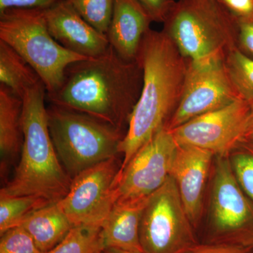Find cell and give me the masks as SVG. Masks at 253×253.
<instances>
[{
	"label": "cell",
	"instance_id": "1",
	"mask_svg": "<svg viewBox=\"0 0 253 253\" xmlns=\"http://www.w3.org/2000/svg\"><path fill=\"white\" fill-rule=\"evenodd\" d=\"M143 70L111 45L101 56L80 60L65 71L61 86L46 93L50 104L84 113L126 131L140 96Z\"/></svg>",
	"mask_w": 253,
	"mask_h": 253
},
{
	"label": "cell",
	"instance_id": "2",
	"mask_svg": "<svg viewBox=\"0 0 253 253\" xmlns=\"http://www.w3.org/2000/svg\"><path fill=\"white\" fill-rule=\"evenodd\" d=\"M136 61L143 70L142 89L120 144L119 172L169 122L180 102L189 62L167 34L151 29L141 41Z\"/></svg>",
	"mask_w": 253,
	"mask_h": 253
},
{
	"label": "cell",
	"instance_id": "3",
	"mask_svg": "<svg viewBox=\"0 0 253 253\" xmlns=\"http://www.w3.org/2000/svg\"><path fill=\"white\" fill-rule=\"evenodd\" d=\"M46 94L45 86L41 81L23 98L21 158L12 178L1 188L0 195L38 196L55 204L69 191L73 179L63 168L51 140Z\"/></svg>",
	"mask_w": 253,
	"mask_h": 253
},
{
	"label": "cell",
	"instance_id": "4",
	"mask_svg": "<svg viewBox=\"0 0 253 253\" xmlns=\"http://www.w3.org/2000/svg\"><path fill=\"white\" fill-rule=\"evenodd\" d=\"M163 31L190 61L225 58L237 48V18L218 0H179Z\"/></svg>",
	"mask_w": 253,
	"mask_h": 253
},
{
	"label": "cell",
	"instance_id": "5",
	"mask_svg": "<svg viewBox=\"0 0 253 253\" xmlns=\"http://www.w3.org/2000/svg\"><path fill=\"white\" fill-rule=\"evenodd\" d=\"M51 140L71 178L119 154L126 131L74 110L50 104L46 108Z\"/></svg>",
	"mask_w": 253,
	"mask_h": 253
},
{
	"label": "cell",
	"instance_id": "6",
	"mask_svg": "<svg viewBox=\"0 0 253 253\" xmlns=\"http://www.w3.org/2000/svg\"><path fill=\"white\" fill-rule=\"evenodd\" d=\"M0 41L22 56L52 93L71 63L85 59L65 49L50 34L44 10L11 8L0 14Z\"/></svg>",
	"mask_w": 253,
	"mask_h": 253
},
{
	"label": "cell",
	"instance_id": "7",
	"mask_svg": "<svg viewBox=\"0 0 253 253\" xmlns=\"http://www.w3.org/2000/svg\"><path fill=\"white\" fill-rule=\"evenodd\" d=\"M208 239L212 244L253 248V202L236 180L227 156L213 164Z\"/></svg>",
	"mask_w": 253,
	"mask_h": 253
},
{
	"label": "cell",
	"instance_id": "8",
	"mask_svg": "<svg viewBox=\"0 0 253 253\" xmlns=\"http://www.w3.org/2000/svg\"><path fill=\"white\" fill-rule=\"evenodd\" d=\"M171 176L143 210L139 238L143 253H187L199 244Z\"/></svg>",
	"mask_w": 253,
	"mask_h": 253
},
{
	"label": "cell",
	"instance_id": "9",
	"mask_svg": "<svg viewBox=\"0 0 253 253\" xmlns=\"http://www.w3.org/2000/svg\"><path fill=\"white\" fill-rule=\"evenodd\" d=\"M177 148L171 131L160 129L118 173L116 203L146 201L161 189L170 176Z\"/></svg>",
	"mask_w": 253,
	"mask_h": 253
},
{
	"label": "cell",
	"instance_id": "10",
	"mask_svg": "<svg viewBox=\"0 0 253 253\" xmlns=\"http://www.w3.org/2000/svg\"><path fill=\"white\" fill-rule=\"evenodd\" d=\"M121 167L116 156L73 178L68 194L58 204L73 226L101 227L116 203Z\"/></svg>",
	"mask_w": 253,
	"mask_h": 253
},
{
	"label": "cell",
	"instance_id": "11",
	"mask_svg": "<svg viewBox=\"0 0 253 253\" xmlns=\"http://www.w3.org/2000/svg\"><path fill=\"white\" fill-rule=\"evenodd\" d=\"M241 99L228 75L224 58L190 61L180 102L166 125L173 129Z\"/></svg>",
	"mask_w": 253,
	"mask_h": 253
},
{
	"label": "cell",
	"instance_id": "12",
	"mask_svg": "<svg viewBox=\"0 0 253 253\" xmlns=\"http://www.w3.org/2000/svg\"><path fill=\"white\" fill-rule=\"evenodd\" d=\"M250 110V103L237 99L169 130L179 146L206 150L215 157L228 156L244 140Z\"/></svg>",
	"mask_w": 253,
	"mask_h": 253
},
{
	"label": "cell",
	"instance_id": "13",
	"mask_svg": "<svg viewBox=\"0 0 253 253\" xmlns=\"http://www.w3.org/2000/svg\"><path fill=\"white\" fill-rule=\"evenodd\" d=\"M214 158L210 151L193 146L178 145L176 150L170 176L195 228L204 213L205 193Z\"/></svg>",
	"mask_w": 253,
	"mask_h": 253
},
{
	"label": "cell",
	"instance_id": "14",
	"mask_svg": "<svg viewBox=\"0 0 253 253\" xmlns=\"http://www.w3.org/2000/svg\"><path fill=\"white\" fill-rule=\"evenodd\" d=\"M44 11L50 34L68 51L91 59L109 47L107 36L86 22L68 0Z\"/></svg>",
	"mask_w": 253,
	"mask_h": 253
},
{
	"label": "cell",
	"instance_id": "15",
	"mask_svg": "<svg viewBox=\"0 0 253 253\" xmlns=\"http://www.w3.org/2000/svg\"><path fill=\"white\" fill-rule=\"evenodd\" d=\"M152 18L137 0H115L106 36L110 45L126 61H136L141 41Z\"/></svg>",
	"mask_w": 253,
	"mask_h": 253
},
{
	"label": "cell",
	"instance_id": "16",
	"mask_svg": "<svg viewBox=\"0 0 253 253\" xmlns=\"http://www.w3.org/2000/svg\"><path fill=\"white\" fill-rule=\"evenodd\" d=\"M147 201L115 204L101 227L105 248L143 253L139 228Z\"/></svg>",
	"mask_w": 253,
	"mask_h": 253
},
{
	"label": "cell",
	"instance_id": "17",
	"mask_svg": "<svg viewBox=\"0 0 253 253\" xmlns=\"http://www.w3.org/2000/svg\"><path fill=\"white\" fill-rule=\"evenodd\" d=\"M23 101L0 84V154L1 170L21 154L23 143Z\"/></svg>",
	"mask_w": 253,
	"mask_h": 253
},
{
	"label": "cell",
	"instance_id": "18",
	"mask_svg": "<svg viewBox=\"0 0 253 253\" xmlns=\"http://www.w3.org/2000/svg\"><path fill=\"white\" fill-rule=\"evenodd\" d=\"M34 240L38 249L46 253L62 242L73 226L58 203L32 213L21 225Z\"/></svg>",
	"mask_w": 253,
	"mask_h": 253
},
{
	"label": "cell",
	"instance_id": "19",
	"mask_svg": "<svg viewBox=\"0 0 253 253\" xmlns=\"http://www.w3.org/2000/svg\"><path fill=\"white\" fill-rule=\"evenodd\" d=\"M42 80L29 63L16 50L0 41V82L23 99Z\"/></svg>",
	"mask_w": 253,
	"mask_h": 253
},
{
	"label": "cell",
	"instance_id": "20",
	"mask_svg": "<svg viewBox=\"0 0 253 253\" xmlns=\"http://www.w3.org/2000/svg\"><path fill=\"white\" fill-rule=\"evenodd\" d=\"M49 204V201L38 196L0 195V235L21 226L32 213Z\"/></svg>",
	"mask_w": 253,
	"mask_h": 253
},
{
	"label": "cell",
	"instance_id": "21",
	"mask_svg": "<svg viewBox=\"0 0 253 253\" xmlns=\"http://www.w3.org/2000/svg\"><path fill=\"white\" fill-rule=\"evenodd\" d=\"M224 63L231 83L240 99L253 102V59L237 48L229 51Z\"/></svg>",
	"mask_w": 253,
	"mask_h": 253
},
{
	"label": "cell",
	"instance_id": "22",
	"mask_svg": "<svg viewBox=\"0 0 253 253\" xmlns=\"http://www.w3.org/2000/svg\"><path fill=\"white\" fill-rule=\"evenodd\" d=\"M101 227L73 226L62 242L46 253H99L104 249Z\"/></svg>",
	"mask_w": 253,
	"mask_h": 253
},
{
	"label": "cell",
	"instance_id": "23",
	"mask_svg": "<svg viewBox=\"0 0 253 253\" xmlns=\"http://www.w3.org/2000/svg\"><path fill=\"white\" fill-rule=\"evenodd\" d=\"M227 157L236 180L253 202V141H241Z\"/></svg>",
	"mask_w": 253,
	"mask_h": 253
},
{
	"label": "cell",
	"instance_id": "24",
	"mask_svg": "<svg viewBox=\"0 0 253 253\" xmlns=\"http://www.w3.org/2000/svg\"><path fill=\"white\" fill-rule=\"evenodd\" d=\"M82 17L106 34L109 30L115 0H68Z\"/></svg>",
	"mask_w": 253,
	"mask_h": 253
},
{
	"label": "cell",
	"instance_id": "25",
	"mask_svg": "<svg viewBox=\"0 0 253 253\" xmlns=\"http://www.w3.org/2000/svg\"><path fill=\"white\" fill-rule=\"evenodd\" d=\"M0 253H44L38 249L34 240L21 226L10 229L1 234Z\"/></svg>",
	"mask_w": 253,
	"mask_h": 253
},
{
	"label": "cell",
	"instance_id": "26",
	"mask_svg": "<svg viewBox=\"0 0 253 253\" xmlns=\"http://www.w3.org/2000/svg\"><path fill=\"white\" fill-rule=\"evenodd\" d=\"M237 49L253 59V15L237 18Z\"/></svg>",
	"mask_w": 253,
	"mask_h": 253
},
{
	"label": "cell",
	"instance_id": "27",
	"mask_svg": "<svg viewBox=\"0 0 253 253\" xmlns=\"http://www.w3.org/2000/svg\"><path fill=\"white\" fill-rule=\"evenodd\" d=\"M154 22L164 23L175 4V0H137Z\"/></svg>",
	"mask_w": 253,
	"mask_h": 253
},
{
	"label": "cell",
	"instance_id": "28",
	"mask_svg": "<svg viewBox=\"0 0 253 253\" xmlns=\"http://www.w3.org/2000/svg\"><path fill=\"white\" fill-rule=\"evenodd\" d=\"M63 0H0V14L11 8L46 10Z\"/></svg>",
	"mask_w": 253,
	"mask_h": 253
},
{
	"label": "cell",
	"instance_id": "29",
	"mask_svg": "<svg viewBox=\"0 0 253 253\" xmlns=\"http://www.w3.org/2000/svg\"><path fill=\"white\" fill-rule=\"evenodd\" d=\"M187 253H253V248L208 243L199 244Z\"/></svg>",
	"mask_w": 253,
	"mask_h": 253
},
{
	"label": "cell",
	"instance_id": "30",
	"mask_svg": "<svg viewBox=\"0 0 253 253\" xmlns=\"http://www.w3.org/2000/svg\"><path fill=\"white\" fill-rule=\"evenodd\" d=\"M236 17L253 15V0H218Z\"/></svg>",
	"mask_w": 253,
	"mask_h": 253
},
{
	"label": "cell",
	"instance_id": "31",
	"mask_svg": "<svg viewBox=\"0 0 253 253\" xmlns=\"http://www.w3.org/2000/svg\"><path fill=\"white\" fill-rule=\"evenodd\" d=\"M243 141H253V102L251 104L249 119Z\"/></svg>",
	"mask_w": 253,
	"mask_h": 253
},
{
	"label": "cell",
	"instance_id": "32",
	"mask_svg": "<svg viewBox=\"0 0 253 253\" xmlns=\"http://www.w3.org/2000/svg\"><path fill=\"white\" fill-rule=\"evenodd\" d=\"M99 253H143L134 252V251H125V250L113 249V248H104Z\"/></svg>",
	"mask_w": 253,
	"mask_h": 253
}]
</instances>
